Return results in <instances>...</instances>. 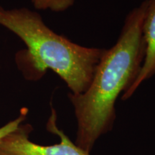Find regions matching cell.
<instances>
[{
	"label": "cell",
	"instance_id": "6da1fadb",
	"mask_svg": "<svg viewBox=\"0 0 155 155\" xmlns=\"http://www.w3.org/2000/svg\"><path fill=\"white\" fill-rule=\"evenodd\" d=\"M145 9L144 0L127 15L117 41L106 49L86 91L68 95L77 121L75 143L88 153L101 136L112 130L116 100L129 90L141 70L146 49L142 35Z\"/></svg>",
	"mask_w": 155,
	"mask_h": 155
},
{
	"label": "cell",
	"instance_id": "7a4b0ae2",
	"mask_svg": "<svg viewBox=\"0 0 155 155\" xmlns=\"http://www.w3.org/2000/svg\"><path fill=\"white\" fill-rule=\"evenodd\" d=\"M0 25L18 37L27 46L17 53V68L28 81H38L51 70L71 93L83 94L91 83L106 49L75 43L52 30L38 12L27 7L0 6Z\"/></svg>",
	"mask_w": 155,
	"mask_h": 155
},
{
	"label": "cell",
	"instance_id": "3957f363",
	"mask_svg": "<svg viewBox=\"0 0 155 155\" xmlns=\"http://www.w3.org/2000/svg\"><path fill=\"white\" fill-rule=\"evenodd\" d=\"M51 114L46 124L48 132L57 135L60 142L53 145H42L30 140L33 128L24 122L0 140V155H91L70 139L57 126V113L52 103Z\"/></svg>",
	"mask_w": 155,
	"mask_h": 155
},
{
	"label": "cell",
	"instance_id": "277c9868",
	"mask_svg": "<svg viewBox=\"0 0 155 155\" xmlns=\"http://www.w3.org/2000/svg\"><path fill=\"white\" fill-rule=\"evenodd\" d=\"M144 2L146 9L142 25L143 38L146 45L144 59L137 79L129 90L122 94L123 101L131 98L141 83L155 75V0Z\"/></svg>",
	"mask_w": 155,
	"mask_h": 155
},
{
	"label": "cell",
	"instance_id": "5b68a950",
	"mask_svg": "<svg viewBox=\"0 0 155 155\" xmlns=\"http://www.w3.org/2000/svg\"><path fill=\"white\" fill-rule=\"evenodd\" d=\"M38 10H50L54 12H65L73 7L75 0H30Z\"/></svg>",
	"mask_w": 155,
	"mask_h": 155
},
{
	"label": "cell",
	"instance_id": "8992f818",
	"mask_svg": "<svg viewBox=\"0 0 155 155\" xmlns=\"http://www.w3.org/2000/svg\"><path fill=\"white\" fill-rule=\"evenodd\" d=\"M28 108L26 107H23L21 108L20 112H19V116L15 119L9 121L2 127H0V140L2 137H5L6 134H7L9 132H10L12 130L16 129L19 125L23 123L26 119L27 116L28 114Z\"/></svg>",
	"mask_w": 155,
	"mask_h": 155
}]
</instances>
